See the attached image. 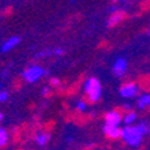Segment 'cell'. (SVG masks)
<instances>
[{
	"instance_id": "6da1fadb",
	"label": "cell",
	"mask_w": 150,
	"mask_h": 150,
	"mask_svg": "<svg viewBox=\"0 0 150 150\" xmlns=\"http://www.w3.org/2000/svg\"><path fill=\"white\" fill-rule=\"evenodd\" d=\"M142 137L143 135L138 131L135 126H126V127L122 129V138L131 147L139 146L141 142H142Z\"/></svg>"
},
{
	"instance_id": "7a4b0ae2",
	"label": "cell",
	"mask_w": 150,
	"mask_h": 150,
	"mask_svg": "<svg viewBox=\"0 0 150 150\" xmlns=\"http://www.w3.org/2000/svg\"><path fill=\"white\" fill-rule=\"evenodd\" d=\"M84 89H85V93L88 95V99L95 103L98 101L101 96V85L100 81L95 77H89L87 79V81L84 83Z\"/></svg>"
},
{
	"instance_id": "3957f363",
	"label": "cell",
	"mask_w": 150,
	"mask_h": 150,
	"mask_svg": "<svg viewBox=\"0 0 150 150\" xmlns=\"http://www.w3.org/2000/svg\"><path fill=\"white\" fill-rule=\"evenodd\" d=\"M43 74H45V69L43 68L39 67V65H33V67L27 68L22 73V76H23V79L27 83H37Z\"/></svg>"
},
{
	"instance_id": "277c9868",
	"label": "cell",
	"mask_w": 150,
	"mask_h": 150,
	"mask_svg": "<svg viewBox=\"0 0 150 150\" xmlns=\"http://www.w3.org/2000/svg\"><path fill=\"white\" fill-rule=\"evenodd\" d=\"M139 93V88L137 85L135 83H127V84H123L120 89H119V95L122 98H135L137 95Z\"/></svg>"
},
{
	"instance_id": "5b68a950",
	"label": "cell",
	"mask_w": 150,
	"mask_h": 150,
	"mask_svg": "<svg viewBox=\"0 0 150 150\" xmlns=\"http://www.w3.org/2000/svg\"><path fill=\"white\" fill-rule=\"evenodd\" d=\"M126 70H127V61L125 58H118L114 64V67H112V72L115 74L116 77H122L123 74L126 73Z\"/></svg>"
},
{
	"instance_id": "8992f818",
	"label": "cell",
	"mask_w": 150,
	"mask_h": 150,
	"mask_svg": "<svg viewBox=\"0 0 150 150\" xmlns=\"http://www.w3.org/2000/svg\"><path fill=\"white\" fill-rule=\"evenodd\" d=\"M103 131L110 139H116L119 137H122V129L119 126H110V125H104Z\"/></svg>"
},
{
	"instance_id": "52a82bcc",
	"label": "cell",
	"mask_w": 150,
	"mask_h": 150,
	"mask_svg": "<svg viewBox=\"0 0 150 150\" xmlns=\"http://www.w3.org/2000/svg\"><path fill=\"white\" fill-rule=\"evenodd\" d=\"M104 119H105V125H110V126H119L120 122H122V116H120V114L118 111L107 112Z\"/></svg>"
},
{
	"instance_id": "ba28073f",
	"label": "cell",
	"mask_w": 150,
	"mask_h": 150,
	"mask_svg": "<svg viewBox=\"0 0 150 150\" xmlns=\"http://www.w3.org/2000/svg\"><path fill=\"white\" fill-rule=\"evenodd\" d=\"M19 42H21V37H11V38H8L7 41L1 45L0 50H1L3 53H7V52H10V50L14 49L15 46L19 45Z\"/></svg>"
},
{
	"instance_id": "9c48e42d",
	"label": "cell",
	"mask_w": 150,
	"mask_h": 150,
	"mask_svg": "<svg viewBox=\"0 0 150 150\" xmlns=\"http://www.w3.org/2000/svg\"><path fill=\"white\" fill-rule=\"evenodd\" d=\"M49 139H50V135L47 133H39L35 137V142H37V145H39V146H45L46 143L49 142Z\"/></svg>"
},
{
	"instance_id": "30bf717a",
	"label": "cell",
	"mask_w": 150,
	"mask_h": 150,
	"mask_svg": "<svg viewBox=\"0 0 150 150\" xmlns=\"http://www.w3.org/2000/svg\"><path fill=\"white\" fill-rule=\"evenodd\" d=\"M150 105V95L149 93H145L142 95L139 99H138V108H146Z\"/></svg>"
},
{
	"instance_id": "8fae6325",
	"label": "cell",
	"mask_w": 150,
	"mask_h": 150,
	"mask_svg": "<svg viewBox=\"0 0 150 150\" xmlns=\"http://www.w3.org/2000/svg\"><path fill=\"white\" fill-rule=\"evenodd\" d=\"M135 127L138 129V131H139L142 135H145V134H149V131H150V126L147 125V122H145V120H142L141 123H138Z\"/></svg>"
},
{
	"instance_id": "7c38bea8",
	"label": "cell",
	"mask_w": 150,
	"mask_h": 150,
	"mask_svg": "<svg viewBox=\"0 0 150 150\" xmlns=\"http://www.w3.org/2000/svg\"><path fill=\"white\" fill-rule=\"evenodd\" d=\"M135 119H137V114L131 111V112H127V114H126V116L122 119V120L125 122L126 126H131V123L135 122Z\"/></svg>"
},
{
	"instance_id": "4fadbf2b",
	"label": "cell",
	"mask_w": 150,
	"mask_h": 150,
	"mask_svg": "<svg viewBox=\"0 0 150 150\" xmlns=\"http://www.w3.org/2000/svg\"><path fill=\"white\" fill-rule=\"evenodd\" d=\"M8 142V133L4 129H0V147L6 146Z\"/></svg>"
},
{
	"instance_id": "5bb4252c",
	"label": "cell",
	"mask_w": 150,
	"mask_h": 150,
	"mask_svg": "<svg viewBox=\"0 0 150 150\" xmlns=\"http://www.w3.org/2000/svg\"><path fill=\"white\" fill-rule=\"evenodd\" d=\"M123 18V14L122 12H114V15H112L111 18H110V22H108V26H112V25H115V23H118L120 19Z\"/></svg>"
},
{
	"instance_id": "9a60e30c",
	"label": "cell",
	"mask_w": 150,
	"mask_h": 150,
	"mask_svg": "<svg viewBox=\"0 0 150 150\" xmlns=\"http://www.w3.org/2000/svg\"><path fill=\"white\" fill-rule=\"evenodd\" d=\"M76 107H77V110H79V111H84V110L87 108V103H85V101H83V100H80V101H77V103H76Z\"/></svg>"
},
{
	"instance_id": "2e32d148",
	"label": "cell",
	"mask_w": 150,
	"mask_h": 150,
	"mask_svg": "<svg viewBox=\"0 0 150 150\" xmlns=\"http://www.w3.org/2000/svg\"><path fill=\"white\" fill-rule=\"evenodd\" d=\"M8 99V93L7 92H0V103H3V101H6Z\"/></svg>"
},
{
	"instance_id": "e0dca14e",
	"label": "cell",
	"mask_w": 150,
	"mask_h": 150,
	"mask_svg": "<svg viewBox=\"0 0 150 150\" xmlns=\"http://www.w3.org/2000/svg\"><path fill=\"white\" fill-rule=\"evenodd\" d=\"M53 54L61 56V54H64V50H62V49H54V50H53Z\"/></svg>"
},
{
	"instance_id": "ac0fdd59",
	"label": "cell",
	"mask_w": 150,
	"mask_h": 150,
	"mask_svg": "<svg viewBox=\"0 0 150 150\" xmlns=\"http://www.w3.org/2000/svg\"><path fill=\"white\" fill-rule=\"evenodd\" d=\"M50 83H52V85H58L59 80H58V79H52V81H50Z\"/></svg>"
},
{
	"instance_id": "d6986e66",
	"label": "cell",
	"mask_w": 150,
	"mask_h": 150,
	"mask_svg": "<svg viewBox=\"0 0 150 150\" xmlns=\"http://www.w3.org/2000/svg\"><path fill=\"white\" fill-rule=\"evenodd\" d=\"M47 92H49V88H45V89L42 91V95H47Z\"/></svg>"
},
{
	"instance_id": "ffe728a7",
	"label": "cell",
	"mask_w": 150,
	"mask_h": 150,
	"mask_svg": "<svg viewBox=\"0 0 150 150\" xmlns=\"http://www.w3.org/2000/svg\"><path fill=\"white\" fill-rule=\"evenodd\" d=\"M1 119H3V114H1V112H0V120H1Z\"/></svg>"
},
{
	"instance_id": "44dd1931",
	"label": "cell",
	"mask_w": 150,
	"mask_h": 150,
	"mask_svg": "<svg viewBox=\"0 0 150 150\" xmlns=\"http://www.w3.org/2000/svg\"><path fill=\"white\" fill-rule=\"evenodd\" d=\"M122 1H127V0H122Z\"/></svg>"
},
{
	"instance_id": "7402d4cb",
	"label": "cell",
	"mask_w": 150,
	"mask_h": 150,
	"mask_svg": "<svg viewBox=\"0 0 150 150\" xmlns=\"http://www.w3.org/2000/svg\"><path fill=\"white\" fill-rule=\"evenodd\" d=\"M149 133H150V131H149Z\"/></svg>"
}]
</instances>
